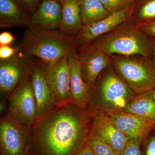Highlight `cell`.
Here are the masks:
<instances>
[{"instance_id":"cell-1","label":"cell","mask_w":155,"mask_h":155,"mask_svg":"<svg viewBox=\"0 0 155 155\" xmlns=\"http://www.w3.org/2000/svg\"><path fill=\"white\" fill-rule=\"evenodd\" d=\"M94 114L71 103L56 106L31 126L32 155H79L87 143Z\"/></svg>"},{"instance_id":"cell-2","label":"cell","mask_w":155,"mask_h":155,"mask_svg":"<svg viewBox=\"0 0 155 155\" xmlns=\"http://www.w3.org/2000/svg\"><path fill=\"white\" fill-rule=\"evenodd\" d=\"M136 95L114 68L109 67L92 88L88 107L95 114L108 116L124 111Z\"/></svg>"},{"instance_id":"cell-3","label":"cell","mask_w":155,"mask_h":155,"mask_svg":"<svg viewBox=\"0 0 155 155\" xmlns=\"http://www.w3.org/2000/svg\"><path fill=\"white\" fill-rule=\"evenodd\" d=\"M107 55L153 58L151 39L133 22H125L91 43Z\"/></svg>"},{"instance_id":"cell-4","label":"cell","mask_w":155,"mask_h":155,"mask_svg":"<svg viewBox=\"0 0 155 155\" xmlns=\"http://www.w3.org/2000/svg\"><path fill=\"white\" fill-rule=\"evenodd\" d=\"M21 50L26 54L36 56L48 66L68 55L75 48V38L59 30L27 28L23 34Z\"/></svg>"},{"instance_id":"cell-5","label":"cell","mask_w":155,"mask_h":155,"mask_svg":"<svg viewBox=\"0 0 155 155\" xmlns=\"http://www.w3.org/2000/svg\"><path fill=\"white\" fill-rule=\"evenodd\" d=\"M113 68L136 94L155 88V61L141 55L111 56Z\"/></svg>"},{"instance_id":"cell-6","label":"cell","mask_w":155,"mask_h":155,"mask_svg":"<svg viewBox=\"0 0 155 155\" xmlns=\"http://www.w3.org/2000/svg\"><path fill=\"white\" fill-rule=\"evenodd\" d=\"M31 127L22 125L11 115L4 114L0 122L1 155H29Z\"/></svg>"},{"instance_id":"cell-7","label":"cell","mask_w":155,"mask_h":155,"mask_svg":"<svg viewBox=\"0 0 155 155\" xmlns=\"http://www.w3.org/2000/svg\"><path fill=\"white\" fill-rule=\"evenodd\" d=\"M8 96L9 114L19 123L31 127L37 119V114L31 74Z\"/></svg>"},{"instance_id":"cell-8","label":"cell","mask_w":155,"mask_h":155,"mask_svg":"<svg viewBox=\"0 0 155 155\" xmlns=\"http://www.w3.org/2000/svg\"><path fill=\"white\" fill-rule=\"evenodd\" d=\"M35 62L32 56L23 52L21 48L14 56L0 60V88L9 95L24 78L31 74Z\"/></svg>"},{"instance_id":"cell-9","label":"cell","mask_w":155,"mask_h":155,"mask_svg":"<svg viewBox=\"0 0 155 155\" xmlns=\"http://www.w3.org/2000/svg\"><path fill=\"white\" fill-rule=\"evenodd\" d=\"M78 58L85 83L91 89L100 74L112 64V58L91 43L80 47Z\"/></svg>"},{"instance_id":"cell-10","label":"cell","mask_w":155,"mask_h":155,"mask_svg":"<svg viewBox=\"0 0 155 155\" xmlns=\"http://www.w3.org/2000/svg\"><path fill=\"white\" fill-rule=\"evenodd\" d=\"M48 65L43 62L36 61L31 72L36 104L37 119L48 114L56 106L48 84Z\"/></svg>"},{"instance_id":"cell-11","label":"cell","mask_w":155,"mask_h":155,"mask_svg":"<svg viewBox=\"0 0 155 155\" xmlns=\"http://www.w3.org/2000/svg\"><path fill=\"white\" fill-rule=\"evenodd\" d=\"M47 80L56 106L70 103V76L67 56L48 66Z\"/></svg>"},{"instance_id":"cell-12","label":"cell","mask_w":155,"mask_h":155,"mask_svg":"<svg viewBox=\"0 0 155 155\" xmlns=\"http://www.w3.org/2000/svg\"><path fill=\"white\" fill-rule=\"evenodd\" d=\"M132 14V8L128 7L112 13L104 19L98 22L84 26L75 38V46L79 47L91 43L103 35L113 30L122 23L129 20Z\"/></svg>"},{"instance_id":"cell-13","label":"cell","mask_w":155,"mask_h":155,"mask_svg":"<svg viewBox=\"0 0 155 155\" xmlns=\"http://www.w3.org/2000/svg\"><path fill=\"white\" fill-rule=\"evenodd\" d=\"M107 116L116 127L125 134L128 141L140 144L154 127V125L124 111Z\"/></svg>"},{"instance_id":"cell-14","label":"cell","mask_w":155,"mask_h":155,"mask_svg":"<svg viewBox=\"0 0 155 155\" xmlns=\"http://www.w3.org/2000/svg\"><path fill=\"white\" fill-rule=\"evenodd\" d=\"M67 58L70 76V103L79 107H87L92 89L83 80L75 48L68 54Z\"/></svg>"},{"instance_id":"cell-15","label":"cell","mask_w":155,"mask_h":155,"mask_svg":"<svg viewBox=\"0 0 155 155\" xmlns=\"http://www.w3.org/2000/svg\"><path fill=\"white\" fill-rule=\"evenodd\" d=\"M94 114L91 134L105 142L120 153L129 141L127 137L107 115L101 113Z\"/></svg>"},{"instance_id":"cell-16","label":"cell","mask_w":155,"mask_h":155,"mask_svg":"<svg viewBox=\"0 0 155 155\" xmlns=\"http://www.w3.org/2000/svg\"><path fill=\"white\" fill-rule=\"evenodd\" d=\"M62 5L57 1L43 0L30 17L28 28L36 30H57L62 21Z\"/></svg>"},{"instance_id":"cell-17","label":"cell","mask_w":155,"mask_h":155,"mask_svg":"<svg viewBox=\"0 0 155 155\" xmlns=\"http://www.w3.org/2000/svg\"><path fill=\"white\" fill-rule=\"evenodd\" d=\"M81 0H62V21L59 30L75 38L83 27L80 14Z\"/></svg>"},{"instance_id":"cell-18","label":"cell","mask_w":155,"mask_h":155,"mask_svg":"<svg viewBox=\"0 0 155 155\" xmlns=\"http://www.w3.org/2000/svg\"><path fill=\"white\" fill-rule=\"evenodd\" d=\"M30 17L16 0H0V26L28 28Z\"/></svg>"},{"instance_id":"cell-19","label":"cell","mask_w":155,"mask_h":155,"mask_svg":"<svg viewBox=\"0 0 155 155\" xmlns=\"http://www.w3.org/2000/svg\"><path fill=\"white\" fill-rule=\"evenodd\" d=\"M152 91L137 94L125 107L124 111L155 125V101Z\"/></svg>"},{"instance_id":"cell-20","label":"cell","mask_w":155,"mask_h":155,"mask_svg":"<svg viewBox=\"0 0 155 155\" xmlns=\"http://www.w3.org/2000/svg\"><path fill=\"white\" fill-rule=\"evenodd\" d=\"M110 14L99 0L81 1L80 14L83 27L101 21Z\"/></svg>"},{"instance_id":"cell-21","label":"cell","mask_w":155,"mask_h":155,"mask_svg":"<svg viewBox=\"0 0 155 155\" xmlns=\"http://www.w3.org/2000/svg\"><path fill=\"white\" fill-rule=\"evenodd\" d=\"M154 20L155 0H144L132 22L137 26Z\"/></svg>"},{"instance_id":"cell-22","label":"cell","mask_w":155,"mask_h":155,"mask_svg":"<svg viewBox=\"0 0 155 155\" xmlns=\"http://www.w3.org/2000/svg\"><path fill=\"white\" fill-rule=\"evenodd\" d=\"M87 143L95 155H120L105 142L91 133Z\"/></svg>"},{"instance_id":"cell-23","label":"cell","mask_w":155,"mask_h":155,"mask_svg":"<svg viewBox=\"0 0 155 155\" xmlns=\"http://www.w3.org/2000/svg\"><path fill=\"white\" fill-rule=\"evenodd\" d=\"M110 14L130 7L133 0H99Z\"/></svg>"},{"instance_id":"cell-24","label":"cell","mask_w":155,"mask_h":155,"mask_svg":"<svg viewBox=\"0 0 155 155\" xmlns=\"http://www.w3.org/2000/svg\"><path fill=\"white\" fill-rule=\"evenodd\" d=\"M19 6L28 14L35 11L39 5L40 0H16Z\"/></svg>"},{"instance_id":"cell-25","label":"cell","mask_w":155,"mask_h":155,"mask_svg":"<svg viewBox=\"0 0 155 155\" xmlns=\"http://www.w3.org/2000/svg\"><path fill=\"white\" fill-rule=\"evenodd\" d=\"M140 144L129 141L120 155H141Z\"/></svg>"},{"instance_id":"cell-26","label":"cell","mask_w":155,"mask_h":155,"mask_svg":"<svg viewBox=\"0 0 155 155\" xmlns=\"http://www.w3.org/2000/svg\"><path fill=\"white\" fill-rule=\"evenodd\" d=\"M21 48H12L9 45H0V60L8 59L14 56Z\"/></svg>"},{"instance_id":"cell-27","label":"cell","mask_w":155,"mask_h":155,"mask_svg":"<svg viewBox=\"0 0 155 155\" xmlns=\"http://www.w3.org/2000/svg\"><path fill=\"white\" fill-rule=\"evenodd\" d=\"M137 26L150 38H155V20Z\"/></svg>"},{"instance_id":"cell-28","label":"cell","mask_w":155,"mask_h":155,"mask_svg":"<svg viewBox=\"0 0 155 155\" xmlns=\"http://www.w3.org/2000/svg\"><path fill=\"white\" fill-rule=\"evenodd\" d=\"M15 38V37L10 32H2L0 34V45H9Z\"/></svg>"},{"instance_id":"cell-29","label":"cell","mask_w":155,"mask_h":155,"mask_svg":"<svg viewBox=\"0 0 155 155\" xmlns=\"http://www.w3.org/2000/svg\"><path fill=\"white\" fill-rule=\"evenodd\" d=\"M145 155H155V136L149 140L146 147Z\"/></svg>"},{"instance_id":"cell-30","label":"cell","mask_w":155,"mask_h":155,"mask_svg":"<svg viewBox=\"0 0 155 155\" xmlns=\"http://www.w3.org/2000/svg\"><path fill=\"white\" fill-rule=\"evenodd\" d=\"M79 155H95L87 143Z\"/></svg>"},{"instance_id":"cell-31","label":"cell","mask_w":155,"mask_h":155,"mask_svg":"<svg viewBox=\"0 0 155 155\" xmlns=\"http://www.w3.org/2000/svg\"><path fill=\"white\" fill-rule=\"evenodd\" d=\"M151 39L152 47L153 57L155 61V38Z\"/></svg>"},{"instance_id":"cell-32","label":"cell","mask_w":155,"mask_h":155,"mask_svg":"<svg viewBox=\"0 0 155 155\" xmlns=\"http://www.w3.org/2000/svg\"><path fill=\"white\" fill-rule=\"evenodd\" d=\"M152 93L153 97L155 101V89H154L152 91Z\"/></svg>"},{"instance_id":"cell-33","label":"cell","mask_w":155,"mask_h":155,"mask_svg":"<svg viewBox=\"0 0 155 155\" xmlns=\"http://www.w3.org/2000/svg\"><path fill=\"white\" fill-rule=\"evenodd\" d=\"M49 1H57V2H61L62 0H49Z\"/></svg>"},{"instance_id":"cell-34","label":"cell","mask_w":155,"mask_h":155,"mask_svg":"<svg viewBox=\"0 0 155 155\" xmlns=\"http://www.w3.org/2000/svg\"><path fill=\"white\" fill-rule=\"evenodd\" d=\"M29 155H31V154L29 153Z\"/></svg>"},{"instance_id":"cell-35","label":"cell","mask_w":155,"mask_h":155,"mask_svg":"<svg viewBox=\"0 0 155 155\" xmlns=\"http://www.w3.org/2000/svg\"></svg>"}]
</instances>
